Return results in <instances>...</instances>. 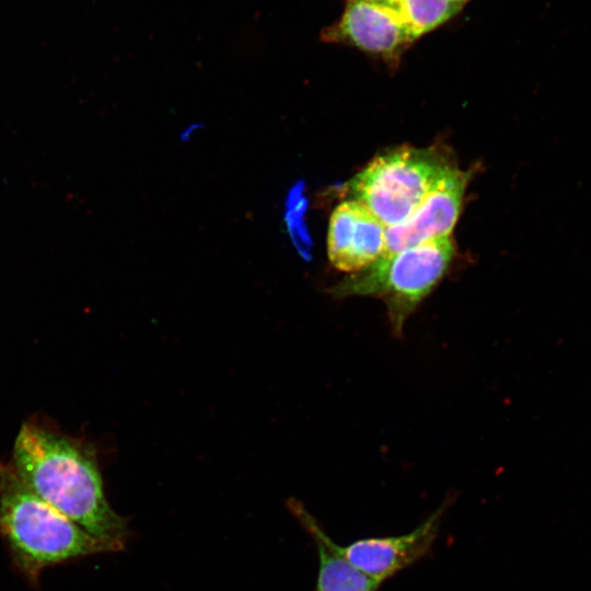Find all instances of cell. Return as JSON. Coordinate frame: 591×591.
<instances>
[{"label": "cell", "instance_id": "obj_1", "mask_svg": "<svg viewBox=\"0 0 591 591\" xmlns=\"http://www.w3.org/2000/svg\"><path fill=\"white\" fill-rule=\"evenodd\" d=\"M10 464L40 499L116 551L124 547L127 523L106 499L92 444L26 422L14 441Z\"/></svg>", "mask_w": 591, "mask_h": 591}, {"label": "cell", "instance_id": "obj_2", "mask_svg": "<svg viewBox=\"0 0 591 591\" xmlns=\"http://www.w3.org/2000/svg\"><path fill=\"white\" fill-rule=\"evenodd\" d=\"M0 535L13 564L33 584L48 567L116 552L30 490L10 463H0Z\"/></svg>", "mask_w": 591, "mask_h": 591}, {"label": "cell", "instance_id": "obj_3", "mask_svg": "<svg viewBox=\"0 0 591 591\" xmlns=\"http://www.w3.org/2000/svg\"><path fill=\"white\" fill-rule=\"evenodd\" d=\"M454 253L450 235L385 253L366 268L345 277L332 292L338 298L381 299L393 333L401 336L407 318L447 274Z\"/></svg>", "mask_w": 591, "mask_h": 591}, {"label": "cell", "instance_id": "obj_4", "mask_svg": "<svg viewBox=\"0 0 591 591\" xmlns=\"http://www.w3.org/2000/svg\"><path fill=\"white\" fill-rule=\"evenodd\" d=\"M454 167L438 150L403 146L371 160L350 179L349 192L392 227L406 220Z\"/></svg>", "mask_w": 591, "mask_h": 591}, {"label": "cell", "instance_id": "obj_5", "mask_svg": "<svg viewBox=\"0 0 591 591\" xmlns=\"http://www.w3.org/2000/svg\"><path fill=\"white\" fill-rule=\"evenodd\" d=\"M325 43L357 48L395 63L415 42L396 9L386 1H347L340 16L321 32Z\"/></svg>", "mask_w": 591, "mask_h": 591}, {"label": "cell", "instance_id": "obj_6", "mask_svg": "<svg viewBox=\"0 0 591 591\" xmlns=\"http://www.w3.org/2000/svg\"><path fill=\"white\" fill-rule=\"evenodd\" d=\"M449 502L408 533L357 540L339 546L341 556L356 569L383 583L429 554L437 538Z\"/></svg>", "mask_w": 591, "mask_h": 591}, {"label": "cell", "instance_id": "obj_7", "mask_svg": "<svg viewBox=\"0 0 591 591\" xmlns=\"http://www.w3.org/2000/svg\"><path fill=\"white\" fill-rule=\"evenodd\" d=\"M467 182L468 173L452 169L406 220L386 227L382 254L449 236L460 216Z\"/></svg>", "mask_w": 591, "mask_h": 591}, {"label": "cell", "instance_id": "obj_8", "mask_svg": "<svg viewBox=\"0 0 591 591\" xmlns=\"http://www.w3.org/2000/svg\"><path fill=\"white\" fill-rule=\"evenodd\" d=\"M385 229L360 201H343L332 212L328 224L327 255L331 264L350 274L366 268L382 255Z\"/></svg>", "mask_w": 591, "mask_h": 591}, {"label": "cell", "instance_id": "obj_9", "mask_svg": "<svg viewBox=\"0 0 591 591\" xmlns=\"http://www.w3.org/2000/svg\"><path fill=\"white\" fill-rule=\"evenodd\" d=\"M288 507L311 535L318 552L320 569L315 591L379 590L381 583L356 569L341 556L338 545L300 501L292 498Z\"/></svg>", "mask_w": 591, "mask_h": 591}, {"label": "cell", "instance_id": "obj_10", "mask_svg": "<svg viewBox=\"0 0 591 591\" xmlns=\"http://www.w3.org/2000/svg\"><path fill=\"white\" fill-rule=\"evenodd\" d=\"M416 42L453 19L464 7L453 0H386Z\"/></svg>", "mask_w": 591, "mask_h": 591}, {"label": "cell", "instance_id": "obj_11", "mask_svg": "<svg viewBox=\"0 0 591 591\" xmlns=\"http://www.w3.org/2000/svg\"><path fill=\"white\" fill-rule=\"evenodd\" d=\"M453 1L464 5L468 0H453Z\"/></svg>", "mask_w": 591, "mask_h": 591}, {"label": "cell", "instance_id": "obj_12", "mask_svg": "<svg viewBox=\"0 0 591 591\" xmlns=\"http://www.w3.org/2000/svg\"><path fill=\"white\" fill-rule=\"evenodd\" d=\"M346 2L347 1H356V0H345ZM363 1H386V0H363Z\"/></svg>", "mask_w": 591, "mask_h": 591}]
</instances>
